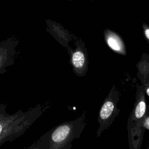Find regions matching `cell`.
Instances as JSON below:
<instances>
[{
	"instance_id": "obj_10",
	"label": "cell",
	"mask_w": 149,
	"mask_h": 149,
	"mask_svg": "<svg viewBox=\"0 0 149 149\" xmlns=\"http://www.w3.org/2000/svg\"><path fill=\"white\" fill-rule=\"evenodd\" d=\"M27 149H40L36 141H34L32 144H31Z\"/></svg>"
},
{
	"instance_id": "obj_11",
	"label": "cell",
	"mask_w": 149,
	"mask_h": 149,
	"mask_svg": "<svg viewBox=\"0 0 149 149\" xmlns=\"http://www.w3.org/2000/svg\"><path fill=\"white\" fill-rule=\"evenodd\" d=\"M146 149H149V139H148V141L147 144V145H146Z\"/></svg>"
},
{
	"instance_id": "obj_2",
	"label": "cell",
	"mask_w": 149,
	"mask_h": 149,
	"mask_svg": "<svg viewBox=\"0 0 149 149\" xmlns=\"http://www.w3.org/2000/svg\"><path fill=\"white\" fill-rule=\"evenodd\" d=\"M86 112L74 120L63 122L43 134L36 141L40 149H71L87 125Z\"/></svg>"
},
{
	"instance_id": "obj_8",
	"label": "cell",
	"mask_w": 149,
	"mask_h": 149,
	"mask_svg": "<svg viewBox=\"0 0 149 149\" xmlns=\"http://www.w3.org/2000/svg\"><path fill=\"white\" fill-rule=\"evenodd\" d=\"M143 32L144 36L149 44V26L146 24V23L143 24Z\"/></svg>"
},
{
	"instance_id": "obj_5",
	"label": "cell",
	"mask_w": 149,
	"mask_h": 149,
	"mask_svg": "<svg viewBox=\"0 0 149 149\" xmlns=\"http://www.w3.org/2000/svg\"><path fill=\"white\" fill-rule=\"evenodd\" d=\"M18 44L19 40L15 36L0 42V74L6 73V68L14 63Z\"/></svg>"
},
{
	"instance_id": "obj_7",
	"label": "cell",
	"mask_w": 149,
	"mask_h": 149,
	"mask_svg": "<svg viewBox=\"0 0 149 149\" xmlns=\"http://www.w3.org/2000/svg\"><path fill=\"white\" fill-rule=\"evenodd\" d=\"M70 61L74 72L78 75L85 70L86 66V57L81 49H77L72 52Z\"/></svg>"
},
{
	"instance_id": "obj_6",
	"label": "cell",
	"mask_w": 149,
	"mask_h": 149,
	"mask_svg": "<svg viewBox=\"0 0 149 149\" xmlns=\"http://www.w3.org/2000/svg\"><path fill=\"white\" fill-rule=\"evenodd\" d=\"M104 38L107 45L112 50L119 54L126 55L125 45L119 35L111 30L107 29L104 30Z\"/></svg>"
},
{
	"instance_id": "obj_3",
	"label": "cell",
	"mask_w": 149,
	"mask_h": 149,
	"mask_svg": "<svg viewBox=\"0 0 149 149\" xmlns=\"http://www.w3.org/2000/svg\"><path fill=\"white\" fill-rule=\"evenodd\" d=\"M144 88L139 87L136 95V101L129 115L127 129L129 149H141L146 129L143 121L149 114V107L146 102Z\"/></svg>"
},
{
	"instance_id": "obj_9",
	"label": "cell",
	"mask_w": 149,
	"mask_h": 149,
	"mask_svg": "<svg viewBox=\"0 0 149 149\" xmlns=\"http://www.w3.org/2000/svg\"><path fill=\"white\" fill-rule=\"evenodd\" d=\"M144 127L146 130H149V114L147 115L146 117L144 118V121H143Z\"/></svg>"
},
{
	"instance_id": "obj_1",
	"label": "cell",
	"mask_w": 149,
	"mask_h": 149,
	"mask_svg": "<svg viewBox=\"0 0 149 149\" xmlns=\"http://www.w3.org/2000/svg\"><path fill=\"white\" fill-rule=\"evenodd\" d=\"M43 111L42 107L38 104L26 111L19 109L10 114L6 111V105L0 104V147L23 135L42 115Z\"/></svg>"
},
{
	"instance_id": "obj_4",
	"label": "cell",
	"mask_w": 149,
	"mask_h": 149,
	"mask_svg": "<svg viewBox=\"0 0 149 149\" xmlns=\"http://www.w3.org/2000/svg\"><path fill=\"white\" fill-rule=\"evenodd\" d=\"M119 98L118 94L112 90L103 101L98 111L97 122L99 127L96 132V137H100L102 133L107 130L112 124L120 112L117 107Z\"/></svg>"
}]
</instances>
